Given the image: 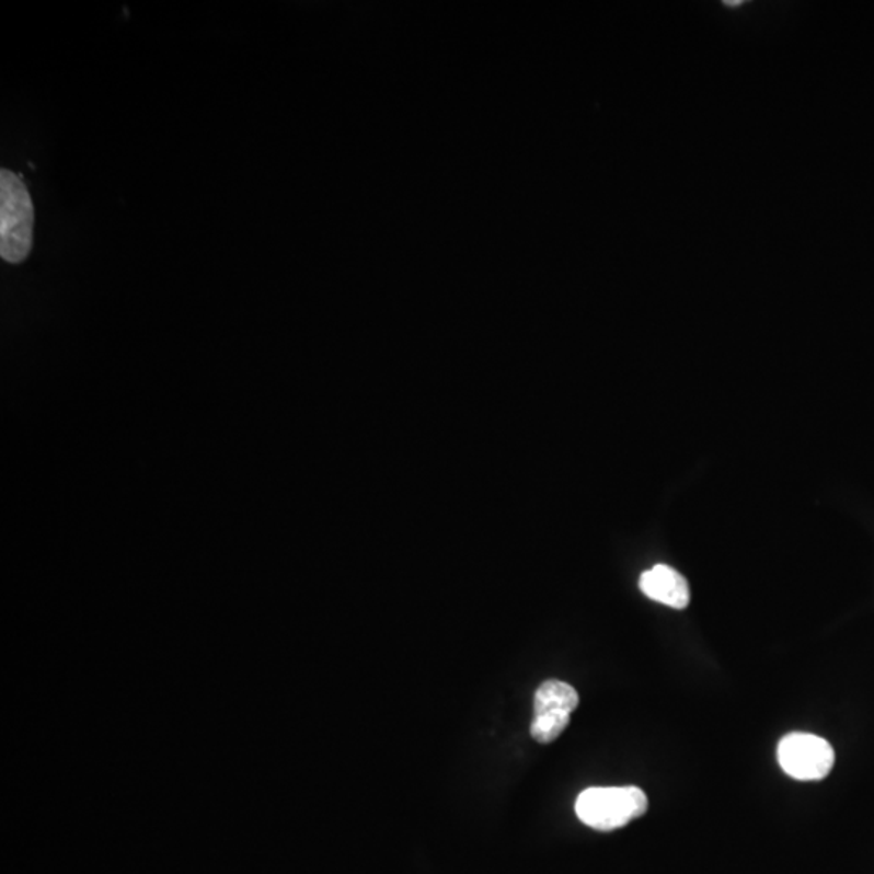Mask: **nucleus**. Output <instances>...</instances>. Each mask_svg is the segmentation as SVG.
<instances>
[{
  "label": "nucleus",
  "instance_id": "f257e3e1",
  "mask_svg": "<svg viewBox=\"0 0 874 874\" xmlns=\"http://www.w3.org/2000/svg\"><path fill=\"white\" fill-rule=\"evenodd\" d=\"M35 208L20 175L0 171V256L10 264L28 257L33 246Z\"/></svg>",
  "mask_w": 874,
  "mask_h": 874
},
{
  "label": "nucleus",
  "instance_id": "f03ea898",
  "mask_svg": "<svg viewBox=\"0 0 874 874\" xmlns=\"http://www.w3.org/2000/svg\"><path fill=\"white\" fill-rule=\"evenodd\" d=\"M648 797L635 785L623 787H589L578 795L575 812L583 825L596 831L609 832L645 815Z\"/></svg>",
  "mask_w": 874,
  "mask_h": 874
},
{
  "label": "nucleus",
  "instance_id": "7ed1b4c3",
  "mask_svg": "<svg viewBox=\"0 0 874 874\" xmlns=\"http://www.w3.org/2000/svg\"><path fill=\"white\" fill-rule=\"evenodd\" d=\"M778 760L785 774L797 781H821L832 771L836 755L825 738L792 732L779 741Z\"/></svg>",
  "mask_w": 874,
  "mask_h": 874
},
{
  "label": "nucleus",
  "instance_id": "20e7f679",
  "mask_svg": "<svg viewBox=\"0 0 874 874\" xmlns=\"http://www.w3.org/2000/svg\"><path fill=\"white\" fill-rule=\"evenodd\" d=\"M580 703L577 690L561 680H547L534 692L530 734L538 744H552L571 724Z\"/></svg>",
  "mask_w": 874,
  "mask_h": 874
},
{
  "label": "nucleus",
  "instance_id": "39448f33",
  "mask_svg": "<svg viewBox=\"0 0 874 874\" xmlns=\"http://www.w3.org/2000/svg\"><path fill=\"white\" fill-rule=\"evenodd\" d=\"M640 589L653 601L672 609H686L690 602L689 582L669 565L657 564L643 572Z\"/></svg>",
  "mask_w": 874,
  "mask_h": 874
}]
</instances>
